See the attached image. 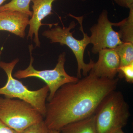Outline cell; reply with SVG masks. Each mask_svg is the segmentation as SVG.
Masks as SVG:
<instances>
[{
    "instance_id": "e0dca14e",
    "label": "cell",
    "mask_w": 133,
    "mask_h": 133,
    "mask_svg": "<svg viewBox=\"0 0 133 133\" xmlns=\"http://www.w3.org/2000/svg\"><path fill=\"white\" fill-rule=\"evenodd\" d=\"M118 6L130 9L133 7V0H114Z\"/></svg>"
},
{
    "instance_id": "5bb4252c",
    "label": "cell",
    "mask_w": 133,
    "mask_h": 133,
    "mask_svg": "<svg viewBox=\"0 0 133 133\" xmlns=\"http://www.w3.org/2000/svg\"><path fill=\"white\" fill-rule=\"evenodd\" d=\"M114 49L119 58L120 66L133 63V44L122 42Z\"/></svg>"
},
{
    "instance_id": "ba28073f",
    "label": "cell",
    "mask_w": 133,
    "mask_h": 133,
    "mask_svg": "<svg viewBox=\"0 0 133 133\" xmlns=\"http://www.w3.org/2000/svg\"><path fill=\"white\" fill-rule=\"evenodd\" d=\"M97 62H94L90 71L101 78L113 79L118 72L119 58L114 49H105L98 52Z\"/></svg>"
},
{
    "instance_id": "d6986e66",
    "label": "cell",
    "mask_w": 133,
    "mask_h": 133,
    "mask_svg": "<svg viewBox=\"0 0 133 133\" xmlns=\"http://www.w3.org/2000/svg\"><path fill=\"white\" fill-rule=\"evenodd\" d=\"M49 133H60V131L56 130L49 129Z\"/></svg>"
},
{
    "instance_id": "9a60e30c",
    "label": "cell",
    "mask_w": 133,
    "mask_h": 133,
    "mask_svg": "<svg viewBox=\"0 0 133 133\" xmlns=\"http://www.w3.org/2000/svg\"><path fill=\"white\" fill-rule=\"evenodd\" d=\"M118 76L120 78H125L129 83H133V63L119 66Z\"/></svg>"
},
{
    "instance_id": "8fae6325",
    "label": "cell",
    "mask_w": 133,
    "mask_h": 133,
    "mask_svg": "<svg viewBox=\"0 0 133 133\" xmlns=\"http://www.w3.org/2000/svg\"><path fill=\"white\" fill-rule=\"evenodd\" d=\"M60 133H97L94 115L84 119L70 123L60 130Z\"/></svg>"
},
{
    "instance_id": "4fadbf2b",
    "label": "cell",
    "mask_w": 133,
    "mask_h": 133,
    "mask_svg": "<svg viewBox=\"0 0 133 133\" xmlns=\"http://www.w3.org/2000/svg\"><path fill=\"white\" fill-rule=\"evenodd\" d=\"M31 0H11L9 2L0 7V12L10 10L24 13L32 16V12L30 9V4Z\"/></svg>"
},
{
    "instance_id": "8992f818",
    "label": "cell",
    "mask_w": 133,
    "mask_h": 133,
    "mask_svg": "<svg viewBox=\"0 0 133 133\" xmlns=\"http://www.w3.org/2000/svg\"><path fill=\"white\" fill-rule=\"evenodd\" d=\"M33 45H29L30 61L29 66L23 70L17 71L14 74V77L21 79L29 77H36L41 79L46 83L49 89V94L47 99L48 101L50 100L55 93L62 85L70 83H75L79 78L77 77L70 76L67 73L64 68L66 61L65 52L61 53L58 56L57 63L54 69L38 70L33 66L34 58L32 56Z\"/></svg>"
},
{
    "instance_id": "7a4b0ae2",
    "label": "cell",
    "mask_w": 133,
    "mask_h": 133,
    "mask_svg": "<svg viewBox=\"0 0 133 133\" xmlns=\"http://www.w3.org/2000/svg\"><path fill=\"white\" fill-rule=\"evenodd\" d=\"M130 116L129 107L122 93L115 90L101 101L94 114L97 133H113L122 129Z\"/></svg>"
},
{
    "instance_id": "2e32d148",
    "label": "cell",
    "mask_w": 133,
    "mask_h": 133,
    "mask_svg": "<svg viewBox=\"0 0 133 133\" xmlns=\"http://www.w3.org/2000/svg\"><path fill=\"white\" fill-rule=\"evenodd\" d=\"M21 133H49V129L43 120L30 126Z\"/></svg>"
},
{
    "instance_id": "30bf717a",
    "label": "cell",
    "mask_w": 133,
    "mask_h": 133,
    "mask_svg": "<svg viewBox=\"0 0 133 133\" xmlns=\"http://www.w3.org/2000/svg\"><path fill=\"white\" fill-rule=\"evenodd\" d=\"M29 16L17 11L0 12V30L13 33L22 38L26 36L25 30L29 23Z\"/></svg>"
},
{
    "instance_id": "6da1fadb",
    "label": "cell",
    "mask_w": 133,
    "mask_h": 133,
    "mask_svg": "<svg viewBox=\"0 0 133 133\" xmlns=\"http://www.w3.org/2000/svg\"><path fill=\"white\" fill-rule=\"evenodd\" d=\"M118 81V78L98 77L90 71L77 82L62 85L46 104L44 121L48 128L60 131L70 123L94 115L101 101L115 90Z\"/></svg>"
},
{
    "instance_id": "7402d4cb",
    "label": "cell",
    "mask_w": 133,
    "mask_h": 133,
    "mask_svg": "<svg viewBox=\"0 0 133 133\" xmlns=\"http://www.w3.org/2000/svg\"><path fill=\"white\" fill-rule=\"evenodd\" d=\"M82 1H85V0H82Z\"/></svg>"
},
{
    "instance_id": "52a82bcc",
    "label": "cell",
    "mask_w": 133,
    "mask_h": 133,
    "mask_svg": "<svg viewBox=\"0 0 133 133\" xmlns=\"http://www.w3.org/2000/svg\"><path fill=\"white\" fill-rule=\"evenodd\" d=\"M114 24L109 21L107 10H102L97 23L90 29V43L92 44V53L98 54L104 49H114L122 43L118 33L113 28Z\"/></svg>"
},
{
    "instance_id": "277c9868",
    "label": "cell",
    "mask_w": 133,
    "mask_h": 133,
    "mask_svg": "<svg viewBox=\"0 0 133 133\" xmlns=\"http://www.w3.org/2000/svg\"><path fill=\"white\" fill-rule=\"evenodd\" d=\"M19 60V58H16L9 63L0 61V68L7 76L6 84L0 88V95L24 101L35 108L44 118L46 112L45 101L49 92V87L46 85L37 90H30L22 82L15 78L12 72Z\"/></svg>"
},
{
    "instance_id": "7c38bea8",
    "label": "cell",
    "mask_w": 133,
    "mask_h": 133,
    "mask_svg": "<svg viewBox=\"0 0 133 133\" xmlns=\"http://www.w3.org/2000/svg\"><path fill=\"white\" fill-rule=\"evenodd\" d=\"M129 10L128 17L119 22L114 23V26L119 29L118 32L122 42L133 44V7Z\"/></svg>"
},
{
    "instance_id": "5b68a950",
    "label": "cell",
    "mask_w": 133,
    "mask_h": 133,
    "mask_svg": "<svg viewBox=\"0 0 133 133\" xmlns=\"http://www.w3.org/2000/svg\"><path fill=\"white\" fill-rule=\"evenodd\" d=\"M43 118L37 109L24 101L0 97V119L18 133L42 121Z\"/></svg>"
},
{
    "instance_id": "ac0fdd59",
    "label": "cell",
    "mask_w": 133,
    "mask_h": 133,
    "mask_svg": "<svg viewBox=\"0 0 133 133\" xmlns=\"http://www.w3.org/2000/svg\"><path fill=\"white\" fill-rule=\"evenodd\" d=\"M0 133H19L10 128L0 119Z\"/></svg>"
},
{
    "instance_id": "3957f363",
    "label": "cell",
    "mask_w": 133,
    "mask_h": 133,
    "mask_svg": "<svg viewBox=\"0 0 133 133\" xmlns=\"http://www.w3.org/2000/svg\"><path fill=\"white\" fill-rule=\"evenodd\" d=\"M77 20L80 24L79 30L82 32L83 38L81 40H78L74 37L73 32L70 30L75 28L77 24L74 21H72L68 27L56 25L54 28H50L43 32L42 35L50 39L51 43H59L61 45H65L72 51L76 58L77 63V77L80 78L81 72L84 76L88 75L93 66L94 62L90 59L88 63L84 61V54L87 46L90 43V36L85 33L83 26V16L77 17L73 15H69Z\"/></svg>"
},
{
    "instance_id": "ffe728a7",
    "label": "cell",
    "mask_w": 133,
    "mask_h": 133,
    "mask_svg": "<svg viewBox=\"0 0 133 133\" xmlns=\"http://www.w3.org/2000/svg\"><path fill=\"white\" fill-rule=\"evenodd\" d=\"M113 133H125L124 132V131H122V129H120V130H118V131H116V132H115Z\"/></svg>"
},
{
    "instance_id": "9c48e42d",
    "label": "cell",
    "mask_w": 133,
    "mask_h": 133,
    "mask_svg": "<svg viewBox=\"0 0 133 133\" xmlns=\"http://www.w3.org/2000/svg\"><path fill=\"white\" fill-rule=\"evenodd\" d=\"M56 0H31L33 3L32 16L30 19L28 38L33 39L36 47H40L38 31L43 25L42 21L48 16L52 15V4Z\"/></svg>"
},
{
    "instance_id": "44dd1931",
    "label": "cell",
    "mask_w": 133,
    "mask_h": 133,
    "mask_svg": "<svg viewBox=\"0 0 133 133\" xmlns=\"http://www.w3.org/2000/svg\"><path fill=\"white\" fill-rule=\"evenodd\" d=\"M6 1H8V0H0V7L1 6V5H2L3 3Z\"/></svg>"
}]
</instances>
